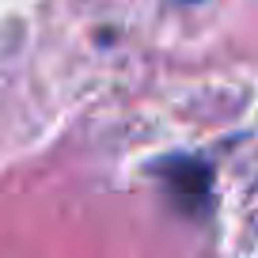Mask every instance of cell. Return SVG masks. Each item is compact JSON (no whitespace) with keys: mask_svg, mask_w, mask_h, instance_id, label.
<instances>
[{"mask_svg":"<svg viewBox=\"0 0 258 258\" xmlns=\"http://www.w3.org/2000/svg\"><path fill=\"white\" fill-rule=\"evenodd\" d=\"M163 178H167V186L178 194V198H186V202H198L205 190H209V167L198 160H167L163 163Z\"/></svg>","mask_w":258,"mask_h":258,"instance_id":"1","label":"cell"}]
</instances>
